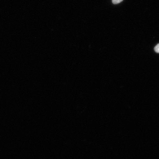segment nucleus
I'll return each instance as SVG.
<instances>
[{
	"mask_svg": "<svg viewBox=\"0 0 159 159\" xmlns=\"http://www.w3.org/2000/svg\"><path fill=\"white\" fill-rule=\"evenodd\" d=\"M123 0H112V2L114 4H118L121 3Z\"/></svg>",
	"mask_w": 159,
	"mask_h": 159,
	"instance_id": "obj_1",
	"label": "nucleus"
},
{
	"mask_svg": "<svg viewBox=\"0 0 159 159\" xmlns=\"http://www.w3.org/2000/svg\"><path fill=\"white\" fill-rule=\"evenodd\" d=\"M154 50L157 53H159V43L155 47Z\"/></svg>",
	"mask_w": 159,
	"mask_h": 159,
	"instance_id": "obj_2",
	"label": "nucleus"
}]
</instances>
